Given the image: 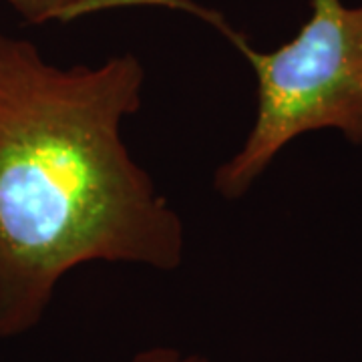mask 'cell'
Returning <instances> with one entry per match:
<instances>
[{"label":"cell","mask_w":362,"mask_h":362,"mask_svg":"<svg viewBox=\"0 0 362 362\" xmlns=\"http://www.w3.org/2000/svg\"><path fill=\"white\" fill-rule=\"evenodd\" d=\"M13 13L30 26L47 23H71L85 16L87 8L97 0H6Z\"/></svg>","instance_id":"3"},{"label":"cell","mask_w":362,"mask_h":362,"mask_svg":"<svg viewBox=\"0 0 362 362\" xmlns=\"http://www.w3.org/2000/svg\"><path fill=\"white\" fill-rule=\"evenodd\" d=\"M121 6H159L192 14L244 54L258 107L242 147L214 171V192L238 202L290 143L312 131L337 129L362 145V4L310 0V16L292 40L258 51L214 8L195 0H97L90 13Z\"/></svg>","instance_id":"2"},{"label":"cell","mask_w":362,"mask_h":362,"mask_svg":"<svg viewBox=\"0 0 362 362\" xmlns=\"http://www.w3.org/2000/svg\"><path fill=\"white\" fill-rule=\"evenodd\" d=\"M143 90L137 54L59 66L0 30V338L39 326L81 266H181L183 220L123 135Z\"/></svg>","instance_id":"1"},{"label":"cell","mask_w":362,"mask_h":362,"mask_svg":"<svg viewBox=\"0 0 362 362\" xmlns=\"http://www.w3.org/2000/svg\"><path fill=\"white\" fill-rule=\"evenodd\" d=\"M129 362H209L197 352H183L173 346H149L131 356Z\"/></svg>","instance_id":"4"}]
</instances>
